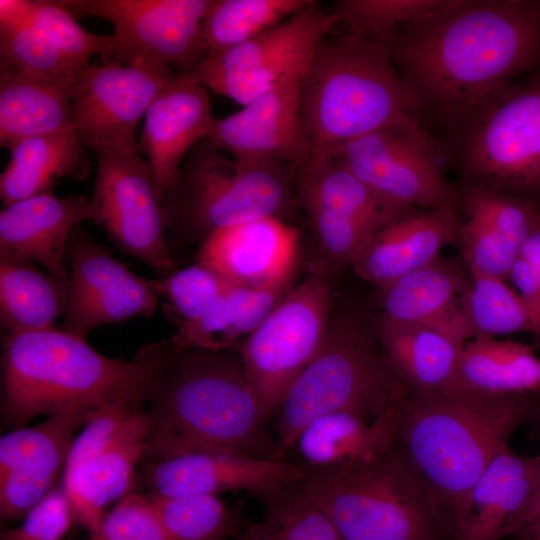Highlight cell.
Wrapping results in <instances>:
<instances>
[{
    "label": "cell",
    "instance_id": "cell-1",
    "mask_svg": "<svg viewBox=\"0 0 540 540\" xmlns=\"http://www.w3.org/2000/svg\"><path fill=\"white\" fill-rule=\"evenodd\" d=\"M383 43L423 120L441 125L540 65V1L448 0Z\"/></svg>",
    "mask_w": 540,
    "mask_h": 540
},
{
    "label": "cell",
    "instance_id": "cell-2",
    "mask_svg": "<svg viewBox=\"0 0 540 540\" xmlns=\"http://www.w3.org/2000/svg\"><path fill=\"white\" fill-rule=\"evenodd\" d=\"M140 351L150 362L143 462L191 453L277 458L269 419L239 353L176 350L167 340Z\"/></svg>",
    "mask_w": 540,
    "mask_h": 540
},
{
    "label": "cell",
    "instance_id": "cell-3",
    "mask_svg": "<svg viewBox=\"0 0 540 540\" xmlns=\"http://www.w3.org/2000/svg\"><path fill=\"white\" fill-rule=\"evenodd\" d=\"M301 116L311 156L391 129L412 136L445 161L385 44L349 30L319 44L303 76Z\"/></svg>",
    "mask_w": 540,
    "mask_h": 540
},
{
    "label": "cell",
    "instance_id": "cell-4",
    "mask_svg": "<svg viewBox=\"0 0 540 540\" xmlns=\"http://www.w3.org/2000/svg\"><path fill=\"white\" fill-rule=\"evenodd\" d=\"M532 393L410 394L399 411L397 442L440 512L456 507L512 433L539 415Z\"/></svg>",
    "mask_w": 540,
    "mask_h": 540
},
{
    "label": "cell",
    "instance_id": "cell-5",
    "mask_svg": "<svg viewBox=\"0 0 540 540\" xmlns=\"http://www.w3.org/2000/svg\"><path fill=\"white\" fill-rule=\"evenodd\" d=\"M1 368L2 416L19 429L65 407L144 401L150 362L140 350L133 361L103 356L85 339L52 326L7 333Z\"/></svg>",
    "mask_w": 540,
    "mask_h": 540
},
{
    "label": "cell",
    "instance_id": "cell-6",
    "mask_svg": "<svg viewBox=\"0 0 540 540\" xmlns=\"http://www.w3.org/2000/svg\"><path fill=\"white\" fill-rule=\"evenodd\" d=\"M298 167L227 157L204 138L186 154L159 201L168 244L205 240L238 223L277 217L295 203Z\"/></svg>",
    "mask_w": 540,
    "mask_h": 540
},
{
    "label": "cell",
    "instance_id": "cell-7",
    "mask_svg": "<svg viewBox=\"0 0 540 540\" xmlns=\"http://www.w3.org/2000/svg\"><path fill=\"white\" fill-rule=\"evenodd\" d=\"M410 394L384 359L376 334L356 319L330 324L318 353L274 415L276 456L284 459L301 430L322 415L397 414Z\"/></svg>",
    "mask_w": 540,
    "mask_h": 540
},
{
    "label": "cell",
    "instance_id": "cell-8",
    "mask_svg": "<svg viewBox=\"0 0 540 540\" xmlns=\"http://www.w3.org/2000/svg\"><path fill=\"white\" fill-rule=\"evenodd\" d=\"M445 161L464 185L540 195V75L506 83L440 125Z\"/></svg>",
    "mask_w": 540,
    "mask_h": 540
},
{
    "label": "cell",
    "instance_id": "cell-9",
    "mask_svg": "<svg viewBox=\"0 0 540 540\" xmlns=\"http://www.w3.org/2000/svg\"><path fill=\"white\" fill-rule=\"evenodd\" d=\"M300 487L342 540H438L440 509L398 442L368 463L305 471Z\"/></svg>",
    "mask_w": 540,
    "mask_h": 540
},
{
    "label": "cell",
    "instance_id": "cell-10",
    "mask_svg": "<svg viewBox=\"0 0 540 540\" xmlns=\"http://www.w3.org/2000/svg\"><path fill=\"white\" fill-rule=\"evenodd\" d=\"M75 19L94 16L115 29L102 62L191 73L206 56L203 21L213 0H60Z\"/></svg>",
    "mask_w": 540,
    "mask_h": 540
},
{
    "label": "cell",
    "instance_id": "cell-11",
    "mask_svg": "<svg viewBox=\"0 0 540 540\" xmlns=\"http://www.w3.org/2000/svg\"><path fill=\"white\" fill-rule=\"evenodd\" d=\"M330 306L328 283L311 273L242 342L240 357L268 419L321 348Z\"/></svg>",
    "mask_w": 540,
    "mask_h": 540
},
{
    "label": "cell",
    "instance_id": "cell-12",
    "mask_svg": "<svg viewBox=\"0 0 540 540\" xmlns=\"http://www.w3.org/2000/svg\"><path fill=\"white\" fill-rule=\"evenodd\" d=\"M340 22L312 2L227 50L207 55L191 74L206 88L244 106L283 79L306 72L319 44Z\"/></svg>",
    "mask_w": 540,
    "mask_h": 540
},
{
    "label": "cell",
    "instance_id": "cell-13",
    "mask_svg": "<svg viewBox=\"0 0 540 540\" xmlns=\"http://www.w3.org/2000/svg\"><path fill=\"white\" fill-rule=\"evenodd\" d=\"M92 151L97 176L89 200L91 220L121 251L150 266L160 278L170 276L177 268L148 162L136 151L114 146Z\"/></svg>",
    "mask_w": 540,
    "mask_h": 540
},
{
    "label": "cell",
    "instance_id": "cell-14",
    "mask_svg": "<svg viewBox=\"0 0 540 540\" xmlns=\"http://www.w3.org/2000/svg\"><path fill=\"white\" fill-rule=\"evenodd\" d=\"M297 194L327 253L350 264L381 229L417 210L384 199L331 153L298 168Z\"/></svg>",
    "mask_w": 540,
    "mask_h": 540
},
{
    "label": "cell",
    "instance_id": "cell-15",
    "mask_svg": "<svg viewBox=\"0 0 540 540\" xmlns=\"http://www.w3.org/2000/svg\"><path fill=\"white\" fill-rule=\"evenodd\" d=\"M69 297L62 330L85 339L95 328L152 315L160 298L156 279L131 272L78 224L65 253Z\"/></svg>",
    "mask_w": 540,
    "mask_h": 540
},
{
    "label": "cell",
    "instance_id": "cell-16",
    "mask_svg": "<svg viewBox=\"0 0 540 540\" xmlns=\"http://www.w3.org/2000/svg\"><path fill=\"white\" fill-rule=\"evenodd\" d=\"M329 153L392 203L422 210L455 211L456 195L444 176L443 160L404 132L375 131Z\"/></svg>",
    "mask_w": 540,
    "mask_h": 540
},
{
    "label": "cell",
    "instance_id": "cell-17",
    "mask_svg": "<svg viewBox=\"0 0 540 540\" xmlns=\"http://www.w3.org/2000/svg\"><path fill=\"white\" fill-rule=\"evenodd\" d=\"M177 74L104 62L85 66L70 94L82 143L92 150L114 146L138 152V122Z\"/></svg>",
    "mask_w": 540,
    "mask_h": 540
},
{
    "label": "cell",
    "instance_id": "cell-18",
    "mask_svg": "<svg viewBox=\"0 0 540 540\" xmlns=\"http://www.w3.org/2000/svg\"><path fill=\"white\" fill-rule=\"evenodd\" d=\"M98 407L71 406L48 415L43 423L19 428L0 439V515L24 517L50 491L66 462L75 432Z\"/></svg>",
    "mask_w": 540,
    "mask_h": 540
},
{
    "label": "cell",
    "instance_id": "cell-19",
    "mask_svg": "<svg viewBox=\"0 0 540 540\" xmlns=\"http://www.w3.org/2000/svg\"><path fill=\"white\" fill-rule=\"evenodd\" d=\"M143 463L146 495L158 497L243 490L266 502L305 478L297 463L235 453H191Z\"/></svg>",
    "mask_w": 540,
    "mask_h": 540
},
{
    "label": "cell",
    "instance_id": "cell-20",
    "mask_svg": "<svg viewBox=\"0 0 540 540\" xmlns=\"http://www.w3.org/2000/svg\"><path fill=\"white\" fill-rule=\"evenodd\" d=\"M304 74L291 75L236 113L215 118L206 138L235 158L279 161L299 168L311 157L301 116Z\"/></svg>",
    "mask_w": 540,
    "mask_h": 540
},
{
    "label": "cell",
    "instance_id": "cell-21",
    "mask_svg": "<svg viewBox=\"0 0 540 540\" xmlns=\"http://www.w3.org/2000/svg\"><path fill=\"white\" fill-rule=\"evenodd\" d=\"M459 242L470 274L509 279L540 218L537 201L481 186L463 185Z\"/></svg>",
    "mask_w": 540,
    "mask_h": 540
},
{
    "label": "cell",
    "instance_id": "cell-22",
    "mask_svg": "<svg viewBox=\"0 0 540 540\" xmlns=\"http://www.w3.org/2000/svg\"><path fill=\"white\" fill-rule=\"evenodd\" d=\"M297 240V230L280 218H258L211 233L202 241L198 262L238 287L273 288L287 284Z\"/></svg>",
    "mask_w": 540,
    "mask_h": 540
},
{
    "label": "cell",
    "instance_id": "cell-23",
    "mask_svg": "<svg viewBox=\"0 0 540 540\" xmlns=\"http://www.w3.org/2000/svg\"><path fill=\"white\" fill-rule=\"evenodd\" d=\"M141 148L148 155L160 201L189 150L207 137L214 117L207 88L191 73H178L145 113Z\"/></svg>",
    "mask_w": 540,
    "mask_h": 540
},
{
    "label": "cell",
    "instance_id": "cell-24",
    "mask_svg": "<svg viewBox=\"0 0 540 540\" xmlns=\"http://www.w3.org/2000/svg\"><path fill=\"white\" fill-rule=\"evenodd\" d=\"M92 219L84 195L46 191L4 206L0 213V259L36 261L48 274L69 280L65 253L75 226Z\"/></svg>",
    "mask_w": 540,
    "mask_h": 540
},
{
    "label": "cell",
    "instance_id": "cell-25",
    "mask_svg": "<svg viewBox=\"0 0 540 540\" xmlns=\"http://www.w3.org/2000/svg\"><path fill=\"white\" fill-rule=\"evenodd\" d=\"M460 227L453 210H414L381 229L351 265L384 286L439 258L443 247L459 242Z\"/></svg>",
    "mask_w": 540,
    "mask_h": 540
},
{
    "label": "cell",
    "instance_id": "cell-26",
    "mask_svg": "<svg viewBox=\"0 0 540 540\" xmlns=\"http://www.w3.org/2000/svg\"><path fill=\"white\" fill-rule=\"evenodd\" d=\"M540 479V454L502 450L451 513L454 540H501L511 516Z\"/></svg>",
    "mask_w": 540,
    "mask_h": 540
},
{
    "label": "cell",
    "instance_id": "cell-27",
    "mask_svg": "<svg viewBox=\"0 0 540 540\" xmlns=\"http://www.w3.org/2000/svg\"><path fill=\"white\" fill-rule=\"evenodd\" d=\"M469 288L458 266L437 258L383 286L382 316L442 328L468 341L474 338L467 313Z\"/></svg>",
    "mask_w": 540,
    "mask_h": 540
},
{
    "label": "cell",
    "instance_id": "cell-28",
    "mask_svg": "<svg viewBox=\"0 0 540 540\" xmlns=\"http://www.w3.org/2000/svg\"><path fill=\"white\" fill-rule=\"evenodd\" d=\"M149 426L150 416L142 407L103 452L64 473L62 486L74 517L90 532L100 527L105 507L128 494L136 465L142 460Z\"/></svg>",
    "mask_w": 540,
    "mask_h": 540
},
{
    "label": "cell",
    "instance_id": "cell-29",
    "mask_svg": "<svg viewBox=\"0 0 540 540\" xmlns=\"http://www.w3.org/2000/svg\"><path fill=\"white\" fill-rule=\"evenodd\" d=\"M399 413L368 417L350 411L322 415L305 426L291 448L306 472L374 461L397 442Z\"/></svg>",
    "mask_w": 540,
    "mask_h": 540
},
{
    "label": "cell",
    "instance_id": "cell-30",
    "mask_svg": "<svg viewBox=\"0 0 540 540\" xmlns=\"http://www.w3.org/2000/svg\"><path fill=\"white\" fill-rule=\"evenodd\" d=\"M376 337L384 359L411 394L448 391L464 344L435 326L394 322L381 316Z\"/></svg>",
    "mask_w": 540,
    "mask_h": 540
},
{
    "label": "cell",
    "instance_id": "cell-31",
    "mask_svg": "<svg viewBox=\"0 0 540 540\" xmlns=\"http://www.w3.org/2000/svg\"><path fill=\"white\" fill-rule=\"evenodd\" d=\"M84 144L75 125L55 133L20 139L11 144V158L0 177L4 206L52 191L63 177L82 180L89 171Z\"/></svg>",
    "mask_w": 540,
    "mask_h": 540
},
{
    "label": "cell",
    "instance_id": "cell-32",
    "mask_svg": "<svg viewBox=\"0 0 540 540\" xmlns=\"http://www.w3.org/2000/svg\"><path fill=\"white\" fill-rule=\"evenodd\" d=\"M448 391L512 395L540 391V358L524 343L476 336L461 351Z\"/></svg>",
    "mask_w": 540,
    "mask_h": 540
},
{
    "label": "cell",
    "instance_id": "cell-33",
    "mask_svg": "<svg viewBox=\"0 0 540 540\" xmlns=\"http://www.w3.org/2000/svg\"><path fill=\"white\" fill-rule=\"evenodd\" d=\"M71 98L63 89L14 71L0 70V144L73 125Z\"/></svg>",
    "mask_w": 540,
    "mask_h": 540
},
{
    "label": "cell",
    "instance_id": "cell-34",
    "mask_svg": "<svg viewBox=\"0 0 540 540\" xmlns=\"http://www.w3.org/2000/svg\"><path fill=\"white\" fill-rule=\"evenodd\" d=\"M68 297L69 280L45 275L28 260L0 259V321L8 333L52 327Z\"/></svg>",
    "mask_w": 540,
    "mask_h": 540
},
{
    "label": "cell",
    "instance_id": "cell-35",
    "mask_svg": "<svg viewBox=\"0 0 540 540\" xmlns=\"http://www.w3.org/2000/svg\"><path fill=\"white\" fill-rule=\"evenodd\" d=\"M285 288L286 284L264 289L235 287L212 312L180 325L167 341L176 350H231L270 314L282 300Z\"/></svg>",
    "mask_w": 540,
    "mask_h": 540
},
{
    "label": "cell",
    "instance_id": "cell-36",
    "mask_svg": "<svg viewBox=\"0 0 540 540\" xmlns=\"http://www.w3.org/2000/svg\"><path fill=\"white\" fill-rule=\"evenodd\" d=\"M312 0H213L203 21L207 55L237 46L297 13Z\"/></svg>",
    "mask_w": 540,
    "mask_h": 540
},
{
    "label": "cell",
    "instance_id": "cell-37",
    "mask_svg": "<svg viewBox=\"0 0 540 540\" xmlns=\"http://www.w3.org/2000/svg\"><path fill=\"white\" fill-rule=\"evenodd\" d=\"M88 64L71 61L35 25L17 32L0 33V70L55 85L69 96Z\"/></svg>",
    "mask_w": 540,
    "mask_h": 540
},
{
    "label": "cell",
    "instance_id": "cell-38",
    "mask_svg": "<svg viewBox=\"0 0 540 540\" xmlns=\"http://www.w3.org/2000/svg\"><path fill=\"white\" fill-rule=\"evenodd\" d=\"M265 503V518L242 529L236 540H342L300 485Z\"/></svg>",
    "mask_w": 540,
    "mask_h": 540
},
{
    "label": "cell",
    "instance_id": "cell-39",
    "mask_svg": "<svg viewBox=\"0 0 540 540\" xmlns=\"http://www.w3.org/2000/svg\"><path fill=\"white\" fill-rule=\"evenodd\" d=\"M149 496V495H147ZM169 540H226L242 529L233 510L212 494L149 496Z\"/></svg>",
    "mask_w": 540,
    "mask_h": 540
},
{
    "label": "cell",
    "instance_id": "cell-40",
    "mask_svg": "<svg viewBox=\"0 0 540 540\" xmlns=\"http://www.w3.org/2000/svg\"><path fill=\"white\" fill-rule=\"evenodd\" d=\"M506 281L499 277L471 274L467 313L474 337L532 331L521 296Z\"/></svg>",
    "mask_w": 540,
    "mask_h": 540
},
{
    "label": "cell",
    "instance_id": "cell-41",
    "mask_svg": "<svg viewBox=\"0 0 540 540\" xmlns=\"http://www.w3.org/2000/svg\"><path fill=\"white\" fill-rule=\"evenodd\" d=\"M156 285L160 297L169 301L181 325L205 317L238 287L201 262L156 279Z\"/></svg>",
    "mask_w": 540,
    "mask_h": 540
},
{
    "label": "cell",
    "instance_id": "cell-42",
    "mask_svg": "<svg viewBox=\"0 0 540 540\" xmlns=\"http://www.w3.org/2000/svg\"><path fill=\"white\" fill-rule=\"evenodd\" d=\"M448 0H341L334 11L347 30L385 42L400 28Z\"/></svg>",
    "mask_w": 540,
    "mask_h": 540
},
{
    "label": "cell",
    "instance_id": "cell-43",
    "mask_svg": "<svg viewBox=\"0 0 540 540\" xmlns=\"http://www.w3.org/2000/svg\"><path fill=\"white\" fill-rule=\"evenodd\" d=\"M58 49L77 64H88L94 55H106L112 36L91 33L81 27L57 1L37 0L35 24Z\"/></svg>",
    "mask_w": 540,
    "mask_h": 540
},
{
    "label": "cell",
    "instance_id": "cell-44",
    "mask_svg": "<svg viewBox=\"0 0 540 540\" xmlns=\"http://www.w3.org/2000/svg\"><path fill=\"white\" fill-rule=\"evenodd\" d=\"M86 540H169L147 495L128 493L105 515Z\"/></svg>",
    "mask_w": 540,
    "mask_h": 540
},
{
    "label": "cell",
    "instance_id": "cell-45",
    "mask_svg": "<svg viewBox=\"0 0 540 540\" xmlns=\"http://www.w3.org/2000/svg\"><path fill=\"white\" fill-rule=\"evenodd\" d=\"M143 405L142 399L123 398L99 406L84 430L74 439L65 462L64 473L103 452Z\"/></svg>",
    "mask_w": 540,
    "mask_h": 540
},
{
    "label": "cell",
    "instance_id": "cell-46",
    "mask_svg": "<svg viewBox=\"0 0 540 540\" xmlns=\"http://www.w3.org/2000/svg\"><path fill=\"white\" fill-rule=\"evenodd\" d=\"M74 518L64 487H57L28 512L19 528L2 531L0 540H60Z\"/></svg>",
    "mask_w": 540,
    "mask_h": 540
},
{
    "label": "cell",
    "instance_id": "cell-47",
    "mask_svg": "<svg viewBox=\"0 0 540 540\" xmlns=\"http://www.w3.org/2000/svg\"><path fill=\"white\" fill-rule=\"evenodd\" d=\"M527 309L532 333L540 339V279L520 257L510 271L509 279Z\"/></svg>",
    "mask_w": 540,
    "mask_h": 540
},
{
    "label": "cell",
    "instance_id": "cell-48",
    "mask_svg": "<svg viewBox=\"0 0 540 540\" xmlns=\"http://www.w3.org/2000/svg\"><path fill=\"white\" fill-rule=\"evenodd\" d=\"M37 0H1L0 33L21 31L35 24Z\"/></svg>",
    "mask_w": 540,
    "mask_h": 540
},
{
    "label": "cell",
    "instance_id": "cell-49",
    "mask_svg": "<svg viewBox=\"0 0 540 540\" xmlns=\"http://www.w3.org/2000/svg\"><path fill=\"white\" fill-rule=\"evenodd\" d=\"M540 519V479L523 505L506 523L504 537L513 535L522 527Z\"/></svg>",
    "mask_w": 540,
    "mask_h": 540
},
{
    "label": "cell",
    "instance_id": "cell-50",
    "mask_svg": "<svg viewBox=\"0 0 540 540\" xmlns=\"http://www.w3.org/2000/svg\"><path fill=\"white\" fill-rule=\"evenodd\" d=\"M519 257L540 279V218L524 243Z\"/></svg>",
    "mask_w": 540,
    "mask_h": 540
},
{
    "label": "cell",
    "instance_id": "cell-51",
    "mask_svg": "<svg viewBox=\"0 0 540 540\" xmlns=\"http://www.w3.org/2000/svg\"><path fill=\"white\" fill-rule=\"evenodd\" d=\"M512 536H515V540H540V519L522 527Z\"/></svg>",
    "mask_w": 540,
    "mask_h": 540
},
{
    "label": "cell",
    "instance_id": "cell-52",
    "mask_svg": "<svg viewBox=\"0 0 540 540\" xmlns=\"http://www.w3.org/2000/svg\"><path fill=\"white\" fill-rule=\"evenodd\" d=\"M540 415V414H539Z\"/></svg>",
    "mask_w": 540,
    "mask_h": 540
}]
</instances>
